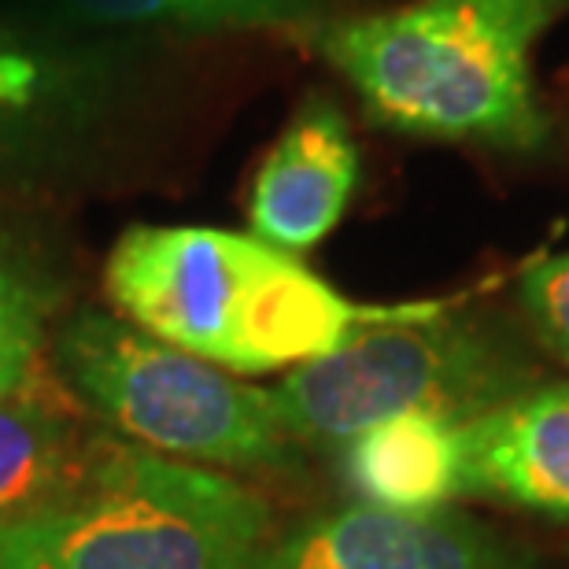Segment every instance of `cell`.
Returning <instances> with one entry per match:
<instances>
[{
  "mask_svg": "<svg viewBox=\"0 0 569 569\" xmlns=\"http://www.w3.org/2000/svg\"><path fill=\"white\" fill-rule=\"evenodd\" d=\"M67 281L27 233L0 222V396L33 392L49 359Z\"/></svg>",
  "mask_w": 569,
  "mask_h": 569,
  "instance_id": "obj_12",
  "label": "cell"
},
{
  "mask_svg": "<svg viewBox=\"0 0 569 569\" xmlns=\"http://www.w3.org/2000/svg\"><path fill=\"white\" fill-rule=\"evenodd\" d=\"M274 252L211 226H130L108 252L104 292L130 326L230 370L248 292Z\"/></svg>",
  "mask_w": 569,
  "mask_h": 569,
  "instance_id": "obj_5",
  "label": "cell"
},
{
  "mask_svg": "<svg viewBox=\"0 0 569 569\" xmlns=\"http://www.w3.org/2000/svg\"><path fill=\"white\" fill-rule=\"evenodd\" d=\"M521 303L543 345L569 362V252L543 259L521 278Z\"/></svg>",
  "mask_w": 569,
  "mask_h": 569,
  "instance_id": "obj_14",
  "label": "cell"
},
{
  "mask_svg": "<svg viewBox=\"0 0 569 569\" xmlns=\"http://www.w3.org/2000/svg\"><path fill=\"white\" fill-rule=\"evenodd\" d=\"M569 0H415L315 30L385 130L532 152L548 116L532 89V44Z\"/></svg>",
  "mask_w": 569,
  "mask_h": 569,
  "instance_id": "obj_1",
  "label": "cell"
},
{
  "mask_svg": "<svg viewBox=\"0 0 569 569\" xmlns=\"http://www.w3.org/2000/svg\"><path fill=\"white\" fill-rule=\"evenodd\" d=\"M86 448L74 418L38 392L0 396V521L52 496Z\"/></svg>",
  "mask_w": 569,
  "mask_h": 569,
  "instance_id": "obj_13",
  "label": "cell"
},
{
  "mask_svg": "<svg viewBox=\"0 0 569 569\" xmlns=\"http://www.w3.org/2000/svg\"><path fill=\"white\" fill-rule=\"evenodd\" d=\"M359 186V148L333 97L311 93L256 170L252 237L281 252H307L345 219Z\"/></svg>",
  "mask_w": 569,
  "mask_h": 569,
  "instance_id": "obj_8",
  "label": "cell"
},
{
  "mask_svg": "<svg viewBox=\"0 0 569 569\" xmlns=\"http://www.w3.org/2000/svg\"><path fill=\"white\" fill-rule=\"evenodd\" d=\"M348 485L385 510H443L466 492L462 422L400 415L356 437L345 451Z\"/></svg>",
  "mask_w": 569,
  "mask_h": 569,
  "instance_id": "obj_11",
  "label": "cell"
},
{
  "mask_svg": "<svg viewBox=\"0 0 569 569\" xmlns=\"http://www.w3.org/2000/svg\"><path fill=\"white\" fill-rule=\"evenodd\" d=\"M270 507L211 466L108 437L0 521V569H267Z\"/></svg>",
  "mask_w": 569,
  "mask_h": 569,
  "instance_id": "obj_2",
  "label": "cell"
},
{
  "mask_svg": "<svg viewBox=\"0 0 569 569\" xmlns=\"http://www.w3.org/2000/svg\"><path fill=\"white\" fill-rule=\"evenodd\" d=\"M130 44L41 19H0V181L63 170L100 138L127 89Z\"/></svg>",
  "mask_w": 569,
  "mask_h": 569,
  "instance_id": "obj_6",
  "label": "cell"
},
{
  "mask_svg": "<svg viewBox=\"0 0 569 569\" xmlns=\"http://www.w3.org/2000/svg\"><path fill=\"white\" fill-rule=\"evenodd\" d=\"M49 362L74 400L138 448L192 466L267 470L289 459L274 400L127 318L82 307L52 333Z\"/></svg>",
  "mask_w": 569,
  "mask_h": 569,
  "instance_id": "obj_3",
  "label": "cell"
},
{
  "mask_svg": "<svg viewBox=\"0 0 569 569\" xmlns=\"http://www.w3.org/2000/svg\"><path fill=\"white\" fill-rule=\"evenodd\" d=\"M521 367L477 326L426 315L367 326L326 359L284 373L270 392L289 440L340 448L400 415L473 422L515 400Z\"/></svg>",
  "mask_w": 569,
  "mask_h": 569,
  "instance_id": "obj_4",
  "label": "cell"
},
{
  "mask_svg": "<svg viewBox=\"0 0 569 569\" xmlns=\"http://www.w3.org/2000/svg\"><path fill=\"white\" fill-rule=\"evenodd\" d=\"M41 22L97 41L214 38L248 30H322L367 0H30Z\"/></svg>",
  "mask_w": 569,
  "mask_h": 569,
  "instance_id": "obj_10",
  "label": "cell"
},
{
  "mask_svg": "<svg viewBox=\"0 0 569 569\" xmlns=\"http://www.w3.org/2000/svg\"><path fill=\"white\" fill-rule=\"evenodd\" d=\"M466 492L569 521V385L521 392L462 422Z\"/></svg>",
  "mask_w": 569,
  "mask_h": 569,
  "instance_id": "obj_9",
  "label": "cell"
},
{
  "mask_svg": "<svg viewBox=\"0 0 569 569\" xmlns=\"http://www.w3.org/2000/svg\"><path fill=\"white\" fill-rule=\"evenodd\" d=\"M267 569H515L496 532L455 510L356 503L274 540Z\"/></svg>",
  "mask_w": 569,
  "mask_h": 569,
  "instance_id": "obj_7",
  "label": "cell"
}]
</instances>
